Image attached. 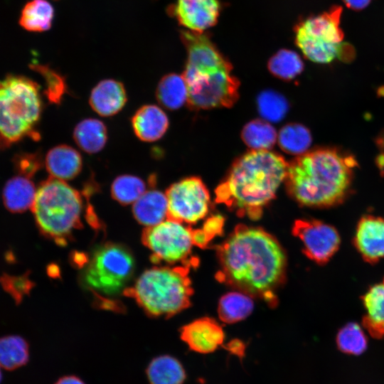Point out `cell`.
Instances as JSON below:
<instances>
[{
  "instance_id": "obj_1",
  "label": "cell",
  "mask_w": 384,
  "mask_h": 384,
  "mask_svg": "<svg viewBox=\"0 0 384 384\" xmlns=\"http://www.w3.org/2000/svg\"><path fill=\"white\" fill-rule=\"evenodd\" d=\"M216 279L270 305L284 279L287 260L277 240L258 227L238 225L217 247Z\"/></svg>"
},
{
  "instance_id": "obj_2",
  "label": "cell",
  "mask_w": 384,
  "mask_h": 384,
  "mask_svg": "<svg viewBox=\"0 0 384 384\" xmlns=\"http://www.w3.org/2000/svg\"><path fill=\"white\" fill-rule=\"evenodd\" d=\"M288 163L270 150H250L238 158L218 186L215 202L240 217L259 219L284 181Z\"/></svg>"
},
{
  "instance_id": "obj_3",
  "label": "cell",
  "mask_w": 384,
  "mask_h": 384,
  "mask_svg": "<svg viewBox=\"0 0 384 384\" xmlns=\"http://www.w3.org/2000/svg\"><path fill=\"white\" fill-rule=\"evenodd\" d=\"M356 161L330 148L318 149L288 163L284 180L288 193L300 205L328 208L349 193Z\"/></svg>"
},
{
  "instance_id": "obj_4",
  "label": "cell",
  "mask_w": 384,
  "mask_h": 384,
  "mask_svg": "<svg viewBox=\"0 0 384 384\" xmlns=\"http://www.w3.org/2000/svg\"><path fill=\"white\" fill-rule=\"evenodd\" d=\"M181 38L188 54L183 76L188 107L195 110L232 107L239 97L240 83L230 63L203 33L182 31Z\"/></svg>"
},
{
  "instance_id": "obj_5",
  "label": "cell",
  "mask_w": 384,
  "mask_h": 384,
  "mask_svg": "<svg viewBox=\"0 0 384 384\" xmlns=\"http://www.w3.org/2000/svg\"><path fill=\"white\" fill-rule=\"evenodd\" d=\"M192 265L154 267L145 270L134 284L124 290L151 316L171 317L191 304L193 294L188 276Z\"/></svg>"
},
{
  "instance_id": "obj_6",
  "label": "cell",
  "mask_w": 384,
  "mask_h": 384,
  "mask_svg": "<svg viewBox=\"0 0 384 384\" xmlns=\"http://www.w3.org/2000/svg\"><path fill=\"white\" fill-rule=\"evenodd\" d=\"M31 209L40 232L58 245L67 244L74 230L82 227L81 195L63 180L50 177L43 181Z\"/></svg>"
},
{
  "instance_id": "obj_7",
  "label": "cell",
  "mask_w": 384,
  "mask_h": 384,
  "mask_svg": "<svg viewBox=\"0 0 384 384\" xmlns=\"http://www.w3.org/2000/svg\"><path fill=\"white\" fill-rule=\"evenodd\" d=\"M42 109L38 85L9 75L0 80V146H8L34 132Z\"/></svg>"
},
{
  "instance_id": "obj_8",
  "label": "cell",
  "mask_w": 384,
  "mask_h": 384,
  "mask_svg": "<svg viewBox=\"0 0 384 384\" xmlns=\"http://www.w3.org/2000/svg\"><path fill=\"white\" fill-rule=\"evenodd\" d=\"M342 9L334 6L329 11L310 16L295 27V43L304 55L317 63H329L336 59L350 61L355 52L352 46L343 42L340 28Z\"/></svg>"
},
{
  "instance_id": "obj_9",
  "label": "cell",
  "mask_w": 384,
  "mask_h": 384,
  "mask_svg": "<svg viewBox=\"0 0 384 384\" xmlns=\"http://www.w3.org/2000/svg\"><path fill=\"white\" fill-rule=\"evenodd\" d=\"M134 270L132 253L122 245L107 242L97 248L82 273L89 289L106 296L125 289Z\"/></svg>"
},
{
  "instance_id": "obj_10",
  "label": "cell",
  "mask_w": 384,
  "mask_h": 384,
  "mask_svg": "<svg viewBox=\"0 0 384 384\" xmlns=\"http://www.w3.org/2000/svg\"><path fill=\"white\" fill-rule=\"evenodd\" d=\"M143 244L151 252V260L156 264L165 262L183 265L198 262L188 260L192 246L193 230L182 223L166 218L163 222L146 227L142 235Z\"/></svg>"
},
{
  "instance_id": "obj_11",
  "label": "cell",
  "mask_w": 384,
  "mask_h": 384,
  "mask_svg": "<svg viewBox=\"0 0 384 384\" xmlns=\"http://www.w3.org/2000/svg\"><path fill=\"white\" fill-rule=\"evenodd\" d=\"M167 218L193 224L208 214L210 206L209 192L198 177H188L171 184L166 191Z\"/></svg>"
},
{
  "instance_id": "obj_12",
  "label": "cell",
  "mask_w": 384,
  "mask_h": 384,
  "mask_svg": "<svg viewBox=\"0 0 384 384\" xmlns=\"http://www.w3.org/2000/svg\"><path fill=\"white\" fill-rule=\"evenodd\" d=\"M292 233L302 242L303 252L318 264L326 263L340 245V236L331 225L316 220H297Z\"/></svg>"
},
{
  "instance_id": "obj_13",
  "label": "cell",
  "mask_w": 384,
  "mask_h": 384,
  "mask_svg": "<svg viewBox=\"0 0 384 384\" xmlns=\"http://www.w3.org/2000/svg\"><path fill=\"white\" fill-rule=\"evenodd\" d=\"M220 10L219 0H178L169 11L183 27L203 33L215 24Z\"/></svg>"
},
{
  "instance_id": "obj_14",
  "label": "cell",
  "mask_w": 384,
  "mask_h": 384,
  "mask_svg": "<svg viewBox=\"0 0 384 384\" xmlns=\"http://www.w3.org/2000/svg\"><path fill=\"white\" fill-rule=\"evenodd\" d=\"M180 336L191 350L209 353L222 345L225 335L215 320L203 317L183 326L180 330Z\"/></svg>"
},
{
  "instance_id": "obj_15",
  "label": "cell",
  "mask_w": 384,
  "mask_h": 384,
  "mask_svg": "<svg viewBox=\"0 0 384 384\" xmlns=\"http://www.w3.org/2000/svg\"><path fill=\"white\" fill-rule=\"evenodd\" d=\"M354 244L363 260L375 263L384 257V218L366 215L359 220Z\"/></svg>"
},
{
  "instance_id": "obj_16",
  "label": "cell",
  "mask_w": 384,
  "mask_h": 384,
  "mask_svg": "<svg viewBox=\"0 0 384 384\" xmlns=\"http://www.w3.org/2000/svg\"><path fill=\"white\" fill-rule=\"evenodd\" d=\"M127 102L122 83L114 80H103L92 90L89 102L92 110L102 117L118 113Z\"/></svg>"
},
{
  "instance_id": "obj_17",
  "label": "cell",
  "mask_w": 384,
  "mask_h": 384,
  "mask_svg": "<svg viewBox=\"0 0 384 384\" xmlns=\"http://www.w3.org/2000/svg\"><path fill=\"white\" fill-rule=\"evenodd\" d=\"M131 121L136 136L146 142H155L161 138L169 124L166 113L154 105L141 107Z\"/></svg>"
},
{
  "instance_id": "obj_18",
  "label": "cell",
  "mask_w": 384,
  "mask_h": 384,
  "mask_svg": "<svg viewBox=\"0 0 384 384\" xmlns=\"http://www.w3.org/2000/svg\"><path fill=\"white\" fill-rule=\"evenodd\" d=\"M46 167L51 177L66 181L76 177L82 166L80 153L68 145H58L49 150L46 156Z\"/></svg>"
},
{
  "instance_id": "obj_19",
  "label": "cell",
  "mask_w": 384,
  "mask_h": 384,
  "mask_svg": "<svg viewBox=\"0 0 384 384\" xmlns=\"http://www.w3.org/2000/svg\"><path fill=\"white\" fill-rule=\"evenodd\" d=\"M132 212L135 219L146 227L163 222L168 216L166 194L158 190L146 191L133 203Z\"/></svg>"
},
{
  "instance_id": "obj_20",
  "label": "cell",
  "mask_w": 384,
  "mask_h": 384,
  "mask_svg": "<svg viewBox=\"0 0 384 384\" xmlns=\"http://www.w3.org/2000/svg\"><path fill=\"white\" fill-rule=\"evenodd\" d=\"M366 313L363 326L371 336L384 338V278L372 286L362 297Z\"/></svg>"
},
{
  "instance_id": "obj_21",
  "label": "cell",
  "mask_w": 384,
  "mask_h": 384,
  "mask_svg": "<svg viewBox=\"0 0 384 384\" xmlns=\"http://www.w3.org/2000/svg\"><path fill=\"white\" fill-rule=\"evenodd\" d=\"M36 190L30 177L18 175L10 178L3 190V201L6 209L22 213L31 209Z\"/></svg>"
},
{
  "instance_id": "obj_22",
  "label": "cell",
  "mask_w": 384,
  "mask_h": 384,
  "mask_svg": "<svg viewBox=\"0 0 384 384\" xmlns=\"http://www.w3.org/2000/svg\"><path fill=\"white\" fill-rule=\"evenodd\" d=\"M149 384H183L186 374L181 363L169 355L154 358L146 368Z\"/></svg>"
},
{
  "instance_id": "obj_23",
  "label": "cell",
  "mask_w": 384,
  "mask_h": 384,
  "mask_svg": "<svg viewBox=\"0 0 384 384\" xmlns=\"http://www.w3.org/2000/svg\"><path fill=\"white\" fill-rule=\"evenodd\" d=\"M73 138L77 145L85 152L95 154L105 146L107 130L102 122L97 119H85L76 125Z\"/></svg>"
},
{
  "instance_id": "obj_24",
  "label": "cell",
  "mask_w": 384,
  "mask_h": 384,
  "mask_svg": "<svg viewBox=\"0 0 384 384\" xmlns=\"http://www.w3.org/2000/svg\"><path fill=\"white\" fill-rule=\"evenodd\" d=\"M156 97L159 103L168 110L181 107L188 97V89L183 75L171 73L164 75L159 81Z\"/></svg>"
},
{
  "instance_id": "obj_25",
  "label": "cell",
  "mask_w": 384,
  "mask_h": 384,
  "mask_svg": "<svg viewBox=\"0 0 384 384\" xmlns=\"http://www.w3.org/2000/svg\"><path fill=\"white\" fill-rule=\"evenodd\" d=\"M253 308L254 302L251 296L240 291L231 292L220 299L218 313L222 321L233 324L247 318Z\"/></svg>"
},
{
  "instance_id": "obj_26",
  "label": "cell",
  "mask_w": 384,
  "mask_h": 384,
  "mask_svg": "<svg viewBox=\"0 0 384 384\" xmlns=\"http://www.w3.org/2000/svg\"><path fill=\"white\" fill-rule=\"evenodd\" d=\"M54 17V9L47 0H31L22 9L19 23L27 31L48 30Z\"/></svg>"
},
{
  "instance_id": "obj_27",
  "label": "cell",
  "mask_w": 384,
  "mask_h": 384,
  "mask_svg": "<svg viewBox=\"0 0 384 384\" xmlns=\"http://www.w3.org/2000/svg\"><path fill=\"white\" fill-rule=\"evenodd\" d=\"M29 360V346L20 336L11 335L0 338V366L14 370L25 366Z\"/></svg>"
},
{
  "instance_id": "obj_28",
  "label": "cell",
  "mask_w": 384,
  "mask_h": 384,
  "mask_svg": "<svg viewBox=\"0 0 384 384\" xmlns=\"http://www.w3.org/2000/svg\"><path fill=\"white\" fill-rule=\"evenodd\" d=\"M241 137L251 150H270L274 145L277 134L269 122L257 119L242 128Z\"/></svg>"
},
{
  "instance_id": "obj_29",
  "label": "cell",
  "mask_w": 384,
  "mask_h": 384,
  "mask_svg": "<svg viewBox=\"0 0 384 384\" xmlns=\"http://www.w3.org/2000/svg\"><path fill=\"white\" fill-rule=\"evenodd\" d=\"M281 149L289 154L302 155L307 151L311 143L309 130L300 124L284 126L277 135Z\"/></svg>"
},
{
  "instance_id": "obj_30",
  "label": "cell",
  "mask_w": 384,
  "mask_h": 384,
  "mask_svg": "<svg viewBox=\"0 0 384 384\" xmlns=\"http://www.w3.org/2000/svg\"><path fill=\"white\" fill-rule=\"evenodd\" d=\"M268 69L277 78L290 80L302 73L304 63L296 52L282 49L270 58Z\"/></svg>"
},
{
  "instance_id": "obj_31",
  "label": "cell",
  "mask_w": 384,
  "mask_h": 384,
  "mask_svg": "<svg viewBox=\"0 0 384 384\" xmlns=\"http://www.w3.org/2000/svg\"><path fill=\"white\" fill-rule=\"evenodd\" d=\"M146 191V184L132 175L117 177L111 186L112 197L122 205L134 203Z\"/></svg>"
},
{
  "instance_id": "obj_32",
  "label": "cell",
  "mask_w": 384,
  "mask_h": 384,
  "mask_svg": "<svg viewBox=\"0 0 384 384\" xmlns=\"http://www.w3.org/2000/svg\"><path fill=\"white\" fill-rule=\"evenodd\" d=\"M260 115L267 122H279L286 115L289 105L281 94L272 90L262 92L257 97Z\"/></svg>"
},
{
  "instance_id": "obj_33",
  "label": "cell",
  "mask_w": 384,
  "mask_h": 384,
  "mask_svg": "<svg viewBox=\"0 0 384 384\" xmlns=\"http://www.w3.org/2000/svg\"><path fill=\"white\" fill-rule=\"evenodd\" d=\"M336 343L341 351L354 355L362 353L367 347L366 337L356 323H349L338 331Z\"/></svg>"
},
{
  "instance_id": "obj_34",
  "label": "cell",
  "mask_w": 384,
  "mask_h": 384,
  "mask_svg": "<svg viewBox=\"0 0 384 384\" xmlns=\"http://www.w3.org/2000/svg\"><path fill=\"white\" fill-rule=\"evenodd\" d=\"M33 69L39 72L46 79L48 97L53 102H59L65 90V83L61 75L48 66L32 65Z\"/></svg>"
},
{
  "instance_id": "obj_35",
  "label": "cell",
  "mask_w": 384,
  "mask_h": 384,
  "mask_svg": "<svg viewBox=\"0 0 384 384\" xmlns=\"http://www.w3.org/2000/svg\"><path fill=\"white\" fill-rule=\"evenodd\" d=\"M0 282L4 289L13 297L16 302H21L23 297L28 294L33 285L26 274L16 277L4 274L0 278Z\"/></svg>"
},
{
  "instance_id": "obj_36",
  "label": "cell",
  "mask_w": 384,
  "mask_h": 384,
  "mask_svg": "<svg viewBox=\"0 0 384 384\" xmlns=\"http://www.w3.org/2000/svg\"><path fill=\"white\" fill-rule=\"evenodd\" d=\"M224 218L220 215H213L209 218L204 223L202 231L209 241L215 235H218L223 228Z\"/></svg>"
},
{
  "instance_id": "obj_37",
  "label": "cell",
  "mask_w": 384,
  "mask_h": 384,
  "mask_svg": "<svg viewBox=\"0 0 384 384\" xmlns=\"http://www.w3.org/2000/svg\"><path fill=\"white\" fill-rule=\"evenodd\" d=\"M20 173L31 178L39 166V161L36 156L26 155L21 157L17 163Z\"/></svg>"
},
{
  "instance_id": "obj_38",
  "label": "cell",
  "mask_w": 384,
  "mask_h": 384,
  "mask_svg": "<svg viewBox=\"0 0 384 384\" xmlns=\"http://www.w3.org/2000/svg\"><path fill=\"white\" fill-rule=\"evenodd\" d=\"M344 4L354 11H360L369 5L371 0H342Z\"/></svg>"
},
{
  "instance_id": "obj_39",
  "label": "cell",
  "mask_w": 384,
  "mask_h": 384,
  "mask_svg": "<svg viewBox=\"0 0 384 384\" xmlns=\"http://www.w3.org/2000/svg\"><path fill=\"white\" fill-rule=\"evenodd\" d=\"M55 384H85L79 377L74 375H68L60 377Z\"/></svg>"
},
{
  "instance_id": "obj_40",
  "label": "cell",
  "mask_w": 384,
  "mask_h": 384,
  "mask_svg": "<svg viewBox=\"0 0 384 384\" xmlns=\"http://www.w3.org/2000/svg\"><path fill=\"white\" fill-rule=\"evenodd\" d=\"M227 348L235 355H237L239 357H242L244 354L245 346L242 343L235 341L230 343Z\"/></svg>"
},
{
  "instance_id": "obj_41",
  "label": "cell",
  "mask_w": 384,
  "mask_h": 384,
  "mask_svg": "<svg viewBox=\"0 0 384 384\" xmlns=\"http://www.w3.org/2000/svg\"><path fill=\"white\" fill-rule=\"evenodd\" d=\"M1 379H2V374H1V368H0V383L1 381Z\"/></svg>"
}]
</instances>
